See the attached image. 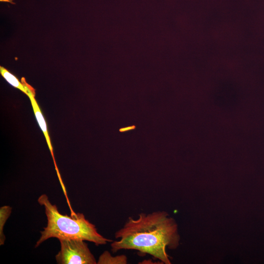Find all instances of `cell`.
Returning a JSON list of instances; mask_svg holds the SVG:
<instances>
[{"instance_id": "6da1fadb", "label": "cell", "mask_w": 264, "mask_h": 264, "mask_svg": "<svg viewBox=\"0 0 264 264\" xmlns=\"http://www.w3.org/2000/svg\"><path fill=\"white\" fill-rule=\"evenodd\" d=\"M117 241L110 244L113 253L134 250L149 254L162 264H171L167 249H175L180 237L176 220L164 211L140 213L136 219L129 217L115 233Z\"/></svg>"}, {"instance_id": "7a4b0ae2", "label": "cell", "mask_w": 264, "mask_h": 264, "mask_svg": "<svg viewBox=\"0 0 264 264\" xmlns=\"http://www.w3.org/2000/svg\"><path fill=\"white\" fill-rule=\"evenodd\" d=\"M38 202L44 208L47 224L41 231V235L35 247L51 238L82 239L93 242L97 246L113 242L100 234L95 226L87 220L83 214L78 213L70 216L61 214L57 206L50 202L45 194L40 196Z\"/></svg>"}, {"instance_id": "3957f363", "label": "cell", "mask_w": 264, "mask_h": 264, "mask_svg": "<svg viewBox=\"0 0 264 264\" xmlns=\"http://www.w3.org/2000/svg\"><path fill=\"white\" fill-rule=\"evenodd\" d=\"M61 249L55 258L60 264H96L97 262L85 240L60 239Z\"/></svg>"}, {"instance_id": "277c9868", "label": "cell", "mask_w": 264, "mask_h": 264, "mask_svg": "<svg viewBox=\"0 0 264 264\" xmlns=\"http://www.w3.org/2000/svg\"><path fill=\"white\" fill-rule=\"evenodd\" d=\"M22 81L25 84V86H26V88L28 90L27 95L30 100L31 105L32 106L34 114L35 115V117L46 139V141L48 147L50 151L51 154L52 155V156L53 159L54 165L55 166H56L57 164L56 163L54 156L53 148L52 147L50 139V137H49V136L48 135V132L47 130L46 124L44 118V116L42 114V113L40 109V108L38 105V103L35 99V97H34L35 93H34V92L33 91V89L32 88H31V87L29 85H28L26 83V82H25V81L22 80Z\"/></svg>"}, {"instance_id": "5b68a950", "label": "cell", "mask_w": 264, "mask_h": 264, "mask_svg": "<svg viewBox=\"0 0 264 264\" xmlns=\"http://www.w3.org/2000/svg\"><path fill=\"white\" fill-rule=\"evenodd\" d=\"M128 263V258L124 255L112 256L108 251H104L99 257L97 264H126Z\"/></svg>"}, {"instance_id": "8992f818", "label": "cell", "mask_w": 264, "mask_h": 264, "mask_svg": "<svg viewBox=\"0 0 264 264\" xmlns=\"http://www.w3.org/2000/svg\"><path fill=\"white\" fill-rule=\"evenodd\" d=\"M0 73L11 85L20 89L27 95L28 90L26 86L23 82L22 84L21 83L15 75L1 66H0Z\"/></svg>"}, {"instance_id": "52a82bcc", "label": "cell", "mask_w": 264, "mask_h": 264, "mask_svg": "<svg viewBox=\"0 0 264 264\" xmlns=\"http://www.w3.org/2000/svg\"><path fill=\"white\" fill-rule=\"evenodd\" d=\"M12 208L9 206H3L0 208V245L5 242V237L3 233V227L7 219L10 216Z\"/></svg>"}, {"instance_id": "ba28073f", "label": "cell", "mask_w": 264, "mask_h": 264, "mask_svg": "<svg viewBox=\"0 0 264 264\" xmlns=\"http://www.w3.org/2000/svg\"><path fill=\"white\" fill-rule=\"evenodd\" d=\"M135 126H132V127H126V128H122V129H119V131L121 132H123L126 131L127 130L134 129H135Z\"/></svg>"}, {"instance_id": "9c48e42d", "label": "cell", "mask_w": 264, "mask_h": 264, "mask_svg": "<svg viewBox=\"0 0 264 264\" xmlns=\"http://www.w3.org/2000/svg\"><path fill=\"white\" fill-rule=\"evenodd\" d=\"M1 2H8L11 3L12 4H14V3L12 1L13 0H0Z\"/></svg>"}]
</instances>
